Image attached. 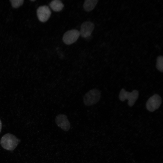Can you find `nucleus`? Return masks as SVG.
<instances>
[{
	"instance_id": "obj_1",
	"label": "nucleus",
	"mask_w": 163,
	"mask_h": 163,
	"mask_svg": "<svg viewBox=\"0 0 163 163\" xmlns=\"http://www.w3.org/2000/svg\"><path fill=\"white\" fill-rule=\"evenodd\" d=\"M20 141V140L14 135L7 133L2 137L0 144L4 149L7 150L12 151L16 148Z\"/></svg>"
},
{
	"instance_id": "obj_2",
	"label": "nucleus",
	"mask_w": 163,
	"mask_h": 163,
	"mask_svg": "<svg viewBox=\"0 0 163 163\" xmlns=\"http://www.w3.org/2000/svg\"><path fill=\"white\" fill-rule=\"evenodd\" d=\"M101 96L100 91L94 88L90 90L85 95L83 98L84 104L90 106L96 104L100 100Z\"/></svg>"
},
{
	"instance_id": "obj_3",
	"label": "nucleus",
	"mask_w": 163,
	"mask_h": 163,
	"mask_svg": "<svg viewBox=\"0 0 163 163\" xmlns=\"http://www.w3.org/2000/svg\"><path fill=\"white\" fill-rule=\"evenodd\" d=\"M139 94L138 91L137 90H134L132 92H129L126 91L123 88L120 92L119 98L121 101H124L126 99L128 100V105L132 106L138 99Z\"/></svg>"
},
{
	"instance_id": "obj_4",
	"label": "nucleus",
	"mask_w": 163,
	"mask_h": 163,
	"mask_svg": "<svg viewBox=\"0 0 163 163\" xmlns=\"http://www.w3.org/2000/svg\"><path fill=\"white\" fill-rule=\"evenodd\" d=\"M162 103L161 97L155 94L150 97L146 102V106L147 110L152 112L158 109Z\"/></svg>"
},
{
	"instance_id": "obj_5",
	"label": "nucleus",
	"mask_w": 163,
	"mask_h": 163,
	"mask_svg": "<svg viewBox=\"0 0 163 163\" xmlns=\"http://www.w3.org/2000/svg\"><path fill=\"white\" fill-rule=\"evenodd\" d=\"M79 31L77 30L72 29L66 31L63 35L62 40L67 45H70L76 42L79 37Z\"/></svg>"
},
{
	"instance_id": "obj_6",
	"label": "nucleus",
	"mask_w": 163,
	"mask_h": 163,
	"mask_svg": "<svg viewBox=\"0 0 163 163\" xmlns=\"http://www.w3.org/2000/svg\"><path fill=\"white\" fill-rule=\"evenodd\" d=\"M37 15L39 20L44 22L50 18L51 12L49 7L46 5L41 6L37 9Z\"/></svg>"
},
{
	"instance_id": "obj_7",
	"label": "nucleus",
	"mask_w": 163,
	"mask_h": 163,
	"mask_svg": "<svg viewBox=\"0 0 163 163\" xmlns=\"http://www.w3.org/2000/svg\"><path fill=\"white\" fill-rule=\"evenodd\" d=\"M55 121L58 126L63 130L68 131L69 129L70 123L66 115L63 114H58L55 118Z\"/></svg>"
},
{
	"instance_id": "obj_8",
	"label": "nucleus",
	"mask_w": 163,
	"mask_h": 163,
	"mask_svg": "<svg viewBox=\"0 0 163 163\" xmlns=\"http://www.w3.org/2000/svg\"><path fill=\"white\" fill-rule=\"evenodd\" d=\"M94 27L93 24L90 21L83 22L81 25L80 35L84 38L89 36L92 33Z\"/></svg>"
},
{
	"instance_id": "obj_9",
	"label": "nucleus",
	"mask_w": 163,
	"mask_h": 163,
	"mask_svg": "<svg viewBox=\"0 0 163 163\" xmlns=\"http://www.w3.org/2000/svg\"><path fill=\"white\" fill-rule=\"evenodd\" d=\"M50 6L53 11L56 12L60 11L64 7V5L62 2L59 0L52 1L50 3Z\"/></svg>"
},
{
	"instance_id": "obj_10",
	"label": "nucleus",
	"mask_w": 163,
	"mask_h": 163,
	"mask_svg": "<svg viewBox=\"0 0 163 163\" xmlns=\"http://www.w3.org/2000/svg\"><path fill=\"white\" fill-rule=\"evenodd\" d=\"M97 0H87L85 1L83 7L84 9L87 11H90L94 9L97 4Z\"/></svg>"
},
{
	"instance_id": "obj_11",
	"label": "nucleus",
	"mask_w": 163,
	"mask_h": 163,
	"mask_svg": "<svg viewBox=\"0 0 163 163\" xmlns=\"http://www.w3.org/2000/svg\"><path fill=\"white\" fill-rule=\"evenodd\" d=\"M10 1L12 6L14 8L19 7L22 5L24 2L23 0H11Z\"/></svg>"
},
{
	"instance_id": "obj_12",
	"label": "nucleus",
	"mask_w": 163,
	"mask_h": 163,
	"mask_svg": "<svg viewBox=\"0 0 163 163\" xmlns=\"http://www.w3.org/2000/svg\"><path fill=\"white\" fill-rule=\"evenodd\" d=\"M156 67L159 71L162 72H163V58L162 56L158 57Z\"/></svg>"
},
{
	"instance_id": "obj_13",
	"label": "nucleus",
	"mask_w": 163,
	"mask_h": 163,
	"mask_svg": "<svg viewBox=\"0 0 163 163\" xmlns=\"http://www.w3.org/2000/svg\"><path fill=\"white\" fill-rule=\"evenodd\" d=\"M2 127V123L0 119V133L1 131Z\"/></svg>"
},
{
	"instance_id": "obj_14",
	"label": "nucleus",
	"mask_w": 163,
	"mask_h": 163,
	"mask_svg": "<svg viewBox=\"0 0 163 163\" xmlns=\"http://www.w3.org/2000/svg\"><path fill=\"white\" fill-rule=\"evenodd\" d=\"M31 1H35V0H31Z\"/></svg>"
}]
</instances>
